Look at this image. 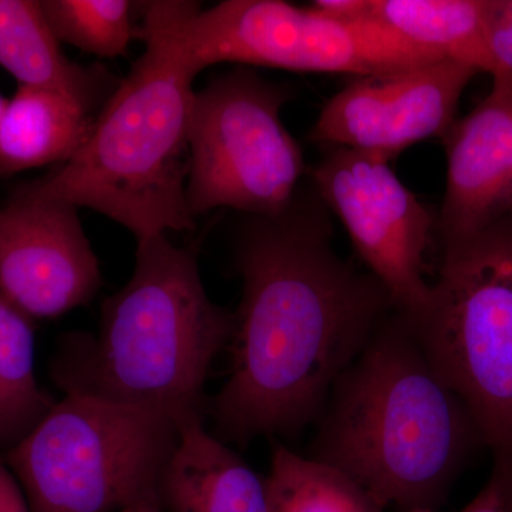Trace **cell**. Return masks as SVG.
I'll use <instances>...</instances> for the list:
<instances>
[{"label":"cell","mask_w":512,"mask_h":512,"mask_svg":"<svg viewBox=\"0 0 512 512\" xmlns=\"http://www.w3.org/2000/svg\"><path fill=\"white\" fill-rule=\"evenodd\" d=\"M326 211L316 191H298L282 214L251 217L239 238L231 370L211 404L224 443L292 437L315 423L339 377L392 315L375 276L336 254Z\"/></svg>","instance_id":"6da1fadb"},{"label":"cell","mask_w":512,"mask_h":512,"mask_svg":"<svg viewBox=\"0 0 512 512\" xmlns=\"http://www.w3.org/2000/svg\"><path fill=\"white\" fill-rule=\"evenodd\" d=\"M315 423L309 457L348 477L384 510H436L484 446L470 410L397 311L339 377Z\"/></svg>","instance_id":"7a4b0ae2"},{"label":"cell","mask_w":512,"mask_h":512,"mask_svg":"<svg viewBox=\"0 0 512 512\" xmlns=\"http://www.w3.org/2000/svg\"><path fill=\"white\" fill-rule=\"evenodd\" d=\"M183 5L143 3V55L79 151L26 191L99 212L137 242L194 228L187 178L197 74L178 35Z\"/></svg>","instance_id":"3957f363"},{"label":"cell","mask_w":512,"mask_h":512,"mask_svg":"<svg viewBox=\"0 0 512 512\" xmlns=\"http://www.w3.org/2000/svg\"><path fill=\"white\" fill-rule=\"evenodd\" d=\"M234 313L211 301L195 251L167 235L137 242L133 275L106 299L99 329L69 336L53 366L64 394L171 414H202L212 363Z\"/></svg>","instance_id":"277c9868"},{"label":"cell","mask_w":512,"mask_h":512,"mask_svg":"<svg viewBox=\"0 0 512 512\" xmlns=\"http://www.w3.org/2000/svg\"><path fill=\"white\" fill-rule=\"evenodd\" d=\"M178 440L171 414L64 394L5 464L30 512H127L158 498Z\"/></svg>","instance_id":"5b68a950"},{"label":"cell","mask_w":512,"mask_h":512,"mask_svg":"<svg viewBox=\"0 0 512 512\" xmlns=\"http://www.w3.org/2000/svg\"><path fill=\"white\" fill-rule=\"evenodd\" d=\"M404 318L494 464L512 467V217L444 244L426 305Z\"/></svg>","instance_id":"8992f818"},{"label":"cell","mask_w":512,"mask_h":512,"mask_svg":"<svg viewBox=\"0 0 512 512\" xmlns=\"http://www.w3.org/2000/svg\"><path fill=\"white\" fill-rule=\"evenodd\" d=\"M289 97L285 87L242 66L195 92L187 178L192 217L231 208L271 218L291 207L305 161L282 123Z\"/></svg>","instance_id":"52a82bcc"},{"label":"cell","mask_w":512,"mask_h":512,"mask_svg":"<svg viewBox=\"0 0 512 512\" xmlns=\"http://www.w3.org/2000/svg\"><path fill=\"white\" fill-rule=\"evenodd\" d=\"M178 35L197 76L237 63L362 77L441 60L365 15L336 19L281 0H225L208 9L184 2Z\"/></svg>","instance_id":"ba28073f"},{"label":"cell","mask_w":512,"mask_h":512,"mask_svg":"<svg viewBox=\"0 0 512 512\" xmlns=\"http://www.w3.org/2000/svg\"><path fill=\"white\" fill-rule=\"evenodd\" d=\"M311 178L394 309L404 316L420 312L430 295L424 256L439 225L426 205L393 173L389 161L349 148L333 150Z\"/></svg>","instance_id":"9c48e42d"},{"label":"cell","mask_w":512,"mask_h":512,"mask_svg":"<svg viewBox=\"0 0 512 512\" xmlns=\"http://www.w3.org/2000/svg\"><path fill=\"white\" fill-rule=\"evenodd\" d=\"M477 74L467 64L436 60L356 77L325 104L309 138L390 161L420 141L443 137Z\"/></svg>","instance_id":"30bf717a"},{"label":"cell","mask_w":512,"mask_h":512,"mask_svg":"<svg viewBox=\"0 0 512 512\" xmlns=\"http://www.w3.org/2000/svg\"><path fill=\"white\" fill-rule=\"evenodd\" d=\"M100 265L79 208L23 188L0 208V293L30 319H55L92 301Z\"/></svg>","instance_id":"8fae6325"},{"label":"cell","mask_w":512,"mask_h":512,"mask_svg":"<svg viewBox=\"0 0 512 512\" xmlns=\"http://www.w3.org/2000/svg\"><path fill=\"white\" fill-rule=\"evenodd\" d=\"M441 138L447 181L437 228L444 245L512 217V90L491 87Z\"/></svg>","instance_id":"7c38bea8"},{"label":"cell","mask_w":512,"mask_h":512,"mask_svg":"<svg viewBox=\"0 0 512 512\" xmlns=\"http://www.w3.org/2000/svg\"><path fill=\"white\" fill-rule=\"evenodd\" d=\"M158 498L164 512H271L266 477L205 429L202 414L180 420Z\"/></svg>","instance_id":"4fadbf2b"},{"label":"cell","mask_w":512,"mask_h":512,"mask_svg":"<svg viewBox=\"0 0 512 512\" xmlns=\"http://www.w3.org/2000/svg\"><path fill=\"white\" fill-rule=\"evenodd\" d=\"M89 110L60 90L19 86L0 130V175L67 163L92 130Z\"/></svg>","instance_id":"5bb4252c"},{"label":"cell","mask_w":512,"mask_h":512,"mask_svg":"<svg viewBox=\"0 0 512 512\" xmlns=\"http://www.w3.org/2000/svg\"><path fill=\"white\" fill-rule=\"evenodd\" d=\"M487 0H369L365 16L423 52L491 73Z\"/></svg>","instance_id":"9a60e30c"},{"label":"cell","mask_w":512,"mask_h":512,"mask_svg":"<svg viewBox=\"0 0 512 512\" xmlns=\"http://www.w3.org/2000/svg\"><path fill=\"white\" fill-rule=\"evenodd\" d=\"M0 66L19 86L49 87L92 109L100 76L67 59L36 0H0Z\"/></svg>","instance_id":"2e32d148"},{"label":"cell","mask_w":512,"mask_h":512,"mask_svg":"<svg viewBox=\"0 0 512 512\" xmlns=\"http://www.w3.org/2000/svg\"><path fill=\"white\" fill-rule=\"evenodd\" d=\"M53 404L36 379L32 319L0 293V450L25 439Z\"/></svg>","instance_id":"e0dca14e"},{"label":"cell","mask_w":512,"mask_h":512,"mask_svg":"<svg viewBox=\"0 0 512 512\" xmlns=\"http://www.w3.org/2000/svg\"><path fill=\"white\" fill-rule=\"evenodd\" d=\"M271 512H383L365 490L325 464L276 443L266 476Z\"/></svg>","instance_id":"ac0fdd59"},{"label":"cell","mask_w":512,"mask_h":512,"mask_svg":"<svg viewBox=\"0 0 512 512\" xmlns=\"http://www.w3.org/2000/svg\"><path fill=\"white\" fill-rule=\"evenodd\" d=\"M40 6L57 42L90 55H124L133 39L134 3L127 0H43Z\"/></svg>","instance_id":"d6986e66"},{"label":"cell","mask_w":512,"mask_h":512,"mask_svg":"<svg viewBox=\"0 0 512 512\" xmlns=\"http://www.w3.org/2000/svg\"><path fill=\"white\" fill-rule=\"evenodd\" d=\"M485 39L493 87L512 90V0H487Z\"/></svg>","instance_id":"ffe728a7"},{"label":"cell","mask_w":512,"mask_h":512,"mask_svg":"<svg viewBox=\"0 0 512 512\" xmlns=\"http://www.w3.org/2000/svg\"><path fill=\"white\" fill-rule=\"evenodd\" d=\"M461 512H512V467L494 464L490 480Z\"/></svg>","instance_id":"44dd1931"},{"label":"cell","mask_w":512,"mask_h":512,"mask_svg":"<svg viewBox=\"0 0 512 512\" xmlns=\"http://www.w3.org/2000/svg\"><path fill=\"white\" fill-rule=\"evenodd\" d=\"M0 512H30L22 488L2 460H0Z\"/></svg>","instance_id":"7402d4cb"},{"label":"cell","mask_w":512,"mask_h":512,"mask_svg":"<svg viewBox=\"0 0 512 512\" xmlns=\"http://www.w3.org/2000/svg\"><path fill=\"white\" fill-rule=\"evenodd\" d=\"M127 512H164L163 507H161L160 500L158 498H154V500L146 501V503L138 505V507L133 508L131 511Z\"/></svg>","instance_id":"603a6c76"},{"label":"cell","mask_w":512,"mask_h":512,"mask_svg":"<svg viewBox=\"0 0 512 512\" xmlns=\"http://www.w3.org/2000/svg\"><path fill=\"white\" fill-rule=\"evenodd\" d=\"M6 104L8 100L0 94V130H2L3 116H5Z\"/></svg>","instance_id":"cb8c5ba5"},{"label":"cell","mask_w":512,"mask_h":512,"mask_svg":"<svg viewBox=\"0 0 512 512\" xmlns=\"http://www.w3.org/2000/svg\"><path fill=\"white\" fill-rule=\"evenodd\" d=\"M403 512H436V510H431V508H413V510H407Z\"/></svg>","instance_id":"d4e9b609"}]
</instances>
